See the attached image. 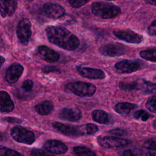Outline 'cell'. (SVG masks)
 <instances>
[{
  "mask_svg": "<svg viewBox=\"0 0 156 156\" xmlns=\"http://www.w3.org/2000/svg\"><path fill=\"white\" fill-rule=\"evenodd\" d=\"M45 31L49 41L63 49L74 51L80 44L77 37L64 27L48 26Z\"/></svg>",
  "mask_w": 156,
  "mask_h": 156,
  "instance_id": "6da1fadb",
  "label": "cell"
},
{
  "mask_svg": "<svg viewBox=\"0 0 156 156\" xmlns=\"http://www.w3.org/2000/svg\"><path fill=\"white\" fill-rule=\"evenodd\" d=\"M91 10L94 16L102 19L115 18L121 12L118 5L105 1L93 2L91 5Z\"/></svg>",
  "mask_w": 156,
  "mask_h": 156,
  "instance_id": "7a4b0ae2",
  "label": "cell"
},
{
  "mask_svg": "<svg viewBox=\"0 0 156 156\" xmlns=\"http://www.w3.org/2000/svg\"><path fill=\"white\" fill-rule=\"evenodd\" d=\"M71 93L79 97H91L96 91V87L94 84L86 82L76 81L70 82L66 85Z\"/></svg>",
  "mask_w": 156,
  "mask_h": 156,
  "instance_id": "3957f363",
  "label": "cell"
},
{
  "mask_svg": "<svg viewBox=\"0 0 156 156\" xmlns=\"http://www.w3.org/2000/svg\"><path fill=\"white\" fill-rule=\"evenodd\" d=\"M52 126L58 131L68 136L77 137L86 135L84 124L81 126H73L54 122L52 123Z\"/></svg>",
  "mask_w": 156,
  "mask_h": 156,
  "instance_id": "277c9868",
  "label": "cell"
},
{
  "mask_svg": "<svg viewBox=\"0 0 156 156\" xmlns=\"http://www.w3.org/2000/svg\"><path fill=\"white\" fill-rule=\"evenodd\" d=\"M10 134L16 141L26 144H32L35 140L34 133L21 126H15L11 130Z\"/></svg>",
  "mask_w": 156,
  "mask_h": 156,
  "instance_id": "5b68a950",
  "label": "cell"
},
{
  "mask_svg": "<svg viewBox=\"0 0 156 156\" xmlns=\"http://www.w3.org/2000/svg\"><path fill=\"white\" fill-rule=\"evenodd\" d=\"M144 63L140 60L125 59L115 63V69L121 74H130L141 69Z\"/></svg>",
  "mask_w": 156,
  "mask_h": 156,
  "instance_id": "8992f818",
  "label": "cell"
},
{
  "mask_svg": "<svg viewBox=\"0 0 156 156\" xmlns=\"http://www.w3.org/2000/svg\"><path fill=\"white\" fill-rule=\"evenodd\" d=\"M126 46L119 43H112L102 44L99 48L100 53L104 56L117 57L124 55L128 52Z\"/></svg>",
  "mask_w": 156,
  "mask_h": 156,
  "instance_id": "52a82bcc",
  "label": "cell"
},
{
  "mask_svg": "<svg viewBox=\"0 0 156 156\" xmlns=\"http://www.w3.org/2000/svg\"><path fill=\"white\" fill-rule=\"evenodd\" d=\"M16 31L20 42L23 45H27L32 34L30 20L27 18L21 20L17 25Z\"/></svg>",
  "mask_w": 156,
  "mask_h": 156,
  "instance_id": "ba28073f",
  "label": "cell"
},
{
  "mask_svg": "<svg viewBox=\"0 0 156 156\" xmlns=\"http://www.w3.org/2000/svg\"><path fill=\"white\" fill-rule=\"evenodd\" d=\"M113 35L120 40L132 44H140L143 41V35L127 29H115Z\"/></svg>",
  "mask_w": 156,
  "mask_h": 156,
  "instance_id": "9c48e42d",
  "label": "cell"
},
{
  "mask_svg": "<svg viewBox=\"0 0 156 156\" xmlns=\"http://www.w3.org/2000/svg\"><path fill=\"white\" fill-rule=\"evenodd\" d=\"M98 142L99 145L105 148L121 147L126 146L130 143V141L119 137L115 136H99Z\"/></svg>",
  "mask_w": 156,
  "mask_h": 156,
  "instance_id": "30bf717a",
  "label": "cell"
},
{
  "mask_svg": "<svg viewBox=\"0 0 156 156\" xmlns=\"http://www.w3.org/2000/svg\"><path fill=\"white\" fill-rule=\"evenodd\" d=\"M43 10L44 15L49 18L56 20L58 19L66 13L65 9L57 4L47 2L43 5Z\"/></svg>",
  "mask_w": 156,
  "mask_h": 156,
  "instance_id": "8fae6325",
  "label": "cell"
},
{
  "mask_svg": "<svg viewBox=\"0 0 156 156\" xmlns=\"http://www.w3.org/2000/svg\"><path fill=\"white\" fill-rule=\"evenodd\" d=\"M76 69L80 75L89 79L101 80L105 77V73L99 69L77 66Z\"/></svg>",
  "mask_w": 156,
  "mask_h": 156,
  "instance_id": "7c38bea8",
  "label": "cell"
},
{
  "mask_svg": "<svg viewBox=\"0 0 156 156\" xmlns=\"http://www.w3.org/2000/svg\"><path fill=\"white\" fill-rule=\"evenodd\" d=\"M24 71L23 66L20 63H13L5 73V80L9 83H14L18 81Z\"/></svg>",
  "mask_w": 156,
  "mask_h": 156,
  "instance_id": "4fadbf2b",
  "label": "cell"
},
{
  "mask_svg": "<svg viewBox=\"0 0 156 156\" xmlns=\"http://www.w3.org/2000/svg\"><path fill=\"white\" fill-rule=\"evenodd\" d=\"M44 147L50 153L63 154L67 152L68 147L62 141L57 140H49L46 141Z\"/></svg>",
  "mask_w": 156,
  "mask_h": 156,
  "instance_id": "5bb4252c",
  "label": "cell"
},
{
  "mask_svg": "<svg viewBox=\"0 0 156 156\" xmlns=\"http://www.w3.org/2000/svg\"><path fill=\"white\" fill-rule=\"evenodd\" d=\"M58 116L61 119L74 122L81 118L82 113L77 108L65 107L60 110Z\"/></svg>",
  "mask_w": 156,
  "mask_h": 156,
  "instance_id": "9a60e30c",
  "label": "cell"
},
{
  "mask_svg": "<svg viewBox=\"0 0 156 156\" xmlns=\"http://www.w3.org/2000/svg\"><path fill=\"white\" fill-rule=\"evenodd\" d=\"M17 8V0H0V15L2 17L11 16Z\"/></svg>",
  "mask_w": 156,
  "mask_h": 156,
  "instance_id": "2e32d148",
  "label": "cell"
},
{
  "mask_svg": "<svg viewBox=\"0 0 156 156\" xmlns=\"http://www.w3.org/2000/svg\"><path fill=\"white\" fill-rule=\"evenodd\" d=\"M38 51L42 58L49 63H55L60 58V55L56 51L46 46H39Z\"/></svg>",
  "mask_w": 156,
  "mask_h": 156,
  "instance_id": "e0dca14e",
  "label": "cell"
},
{
  "mask_svg": "<svg viewBox=\"0 0 156 156\" xmlns=\"http://www.w3.org/2000/svg\"><path fill=\"white\" fill-rule=\"evenodd\" d=\"M14 109V104L10 95L5 91H0V111L10 112Z\"/></svg>",
  "mask_w": 156,
  "mask_h": 156,
  "instance_id": "ac0fdd59",
  "label": "cell"
},
{
  "mask_svg": "<svg viewBox=\"0 0 156 156\" xmlns=\"http://www.w3.org/2000/svg\"><path fill=\"white\" fill-rule=\"evenodd\" d=\"M93 119L101 124H110L112 123L109 115L102 110H94L91 112Z\"/></svg>",
  "mask_w": 156,
  "mask_h": 156,
  "instance_id": "d6986e66",
  "label": "cell"
},
{
  "mask_svg": "<svg viewBox=\"0 0 156 156\" xmlns=\"http://www.w3.org/2000/svg\"><path fill=\"white\" fill-rule=\"evenodd\" d=\"M136 107L137 105L136 104L127 102H122L117 103L114 107V110L118 114L122 115H127L132 110Z\"/></svg>",
  "mask_w": 156,
  "mask_h": 156,
  "instance_id": "ffe728a7",
  "label": "cell"
},
{
  "mask_svg": "<svg viewBox=\"0 0 156 156\" xmlns=\"http://www.w3.org/2000/svg\"><path fill=\"white\" fill-rule=\"evenodd\" d=\"M37 112L41 115H47L49 114L54 108V105L51 101H44L35 106Z\"/></svg>",
  "mask_w": 156,
  "mask_h": 156,
  "instance_id": "44dd1931",
  "label": "cell"
},
{
  "mask_svg": "<svg viewBox=\"0 0 156 156\" xmlns=\"http://www.w3.org/2000/svg\"><path fill=\"white\" fill-rule=\"evenodd\" d=\"M141 80H133L131 82H121L119 87L121 90L125 91H132L140 90Z\"/></svg>",
  "mask_w": 156,
  "mask_h": 156,
  "instance_id": "7402d4cb",
  "label": "cell"
},
{
  "mask_svg": "<svg viewBox=\"0 0 156 156\" xmlns=\"http://www.w3.org/2000/svg\"><path fill=\"white\" fill-rule=\"evenodd\" d=\"M140 90L145 93L155 94L156 93V83H153L150 81L141 80Z\"/></svg>",
  "mask_w": 156,
  "mask_h": 156,
  "instance_id": "603a6c76",
  "label": "cell"
},
{
  "mask_svg": "<svg viewBox=\"0 0 156 156\" xmlns=\"http://www.w3.org/2000/svg\"><path fill=\"white\" fill-rule=\"evenodd\" d=\"M74 153L77 156H96V153L85 146H76L73 148Z\"/></svg>",
  "mask_w": 156,
  "mask_h": 156,
  "instance_id": "cb8c5ba5",
  "label": "cell"
},
{
  "mask_svg": "<svg viewBox=\"0 0 156 156\" xmlns=\"http://www.w3.org/2000/svg\"><path fill=\"white\" fill-rule=\"evenodd\" d=\"M140 55L146 60L152 62H156V49H151L140 51Z\"/></svg>",
  "mask_w": 156,
  "mask_h": 156,
  "instance_id": "d4e9b609",
  "label": "cell"
},
{
  "mask_svg": "<svg viewBox=\"0 0 156 156\" xmlns=\"http://www.w3.org/2000/svg\"><path fill=\"white\" fill-rule=\"evenodd\" d=\"M0 156H24L13 149L0 146Z\"/></svg>",
  "mask_w": 156,
  "mask_h": 156,
  "instance_id": "484cf974",
  "label": "cell"
},
{
  "mask_svg": "<svg viewBox=\"0 0 156 156\" xmlns=\"http://www.w3.org/2000/svg\"><path fill=\"white\" fill-rule=\"evenodd\" d=\"M152 116L144 110H139L136 111L133 114L134 118L136 119H141L142 121H146Z\"/></svg>",
  "mask_w": 156,
  "mask_h": 156,
  "instance_id": "4316f807",
  "label": "cell"
},
{
  "mask_svg": "<svg viewBox=\"0 0 156 156\" xmlns=\"http://www.w3.org/2000/svg\"><path fill=\"white\" fill-rule=\"evenodd\" d=\"M29 155L30 156H54L51 153L38 148L32 149L30 151Z\"/></svg>",
  "mask_w": 156,
  "mask_h": 156,
  "instance_id": "83f0119b",
  "label": "cell"
},
{
  "mask_svg": "<svg viewBox=\"0 0 156 156\" xmlns=\"http://www.w3.org/2000/svg\"><path fill=\"white\" fill-rule=\"evenodd\" d=\"M145 106L150 112L156 113V96L149 98L147 101Z\"/></svg>",
  "mask_w": 156,
  "mask_h": 156,
  "instance_id": "f1b7e54d",
  "label": "cell"
},
{
  "mask_svg": "<svg viewBox=\"0 0 156 156\" xmlns=\"http://www.w3.org/2000/svg\"><path fill=\"white\" fill-rule=\"evenodd\" d=\"M143 146L147 149L156 151V137H153L146 140L144 143Z\"/></svg>",
  "mask_w": 156,
  "mask_h": 156,
  "instance_id": "f546056e",
  "label": "cell"
},
{
  "mask_svg": "<svg viewBox=\"0 0 156 156\" xmlns=\"http://www.w3.org/2000/svg\"><path fill=\"white\" fill-rule=\"evenodd\" d=\"M68 4L73 8H79L87 4L90 0H66Z\"/></svg>",
  "mask_w": 156,
  "mask_h": 156,
  "instance_id": "4dcf8cb0",
  "label": "cell"
},
{
  "mask_svg": "<svg viewBox=\"0 0 156 156\" xmlns=\"http://www.w3.org/2000/svg\"><path fill=\"white\" fill-rule=\"evenodd\" d=\"M122 156H142V152L136 149H127L122 152Z\"/></svg>",
  "mask_w": 156,
  "mask_h": 156,
  "instance_id": "1f68e13d",
  "label": "cell"
},
{
  "mask_svg": "<svg viewBox=\"0 0 156 156\" xmlns=\"http://www.w3.org/2000/svg\"><path fill=\"white\" fill-rule=\"evenodd\" d=\"M108 133L117 136H122L126 135L127 134V132L126 130L121 129H115L111 130L108 132Z\"/></svg>",
  "mask_w": 156,
  "mask_h": 156,
  "instance_id": "d6a6232c",
  "label": "cell"
},
{
  "mask_svg": "<svg viewBox=\"0 0 156 156\" xmlns=\"http://www.w3.org/2000/svg\"><path fill=\"white\" fill-rule=\"evenodd\" d=\"M33 85V82L31 80H26L23 83L22 88L26 92H29L32 90Z\"/></svg>",
  "mask_w": 156,
  "mask_h": 156,
  "instance_id": "836d02e7",
  "label": "cell"
},
{
  "mask_svg": "<svg viewBox=\"0 0 156 156\" xmlns=\"http://www.w3.org/2000/svg\"><path fill=\"white\" fill-rule=\"evenodd\" d=\"M147 33L151 36H156V20H154L149 26Z\"/></svg>",
  "mask_w": 156,
  "mask_h": 156,
  "instance_id": "e575fe53",
  "label": "cell"
},
{
  "mask_svg": "<svg viewBox=\"0 0 156 156\" xmlns=\"http://www.w3.org/2000/svg\"><path fill=\"white\" fill-rule=\"evenodd\" d=\"M42 71L44 73H48L53 72V71H58L59 69L54 66H44L42 68Z\"/></svg>",
  "mask_w": 156,
  "mask_h": 156,
  "instance_id": "d590c367",
  "label": "cell"
},
{
  "mask_svg": "<svg viewBox=\"0 0 156 156\" xmlns=\"http://www.w3.org/2000/svg\"><path fill=\"white\" fill-rule=\"evenodd\" d=\"M2 120L8 122H12V123H21V120L19 118H13V117H5L4 118H2Z\"/></svg>",
  "mask_w": 156,
  "mask_h": 156,
  "instance_id": "8d00e7d4",
  "label": "cell"
},
{
  "mask_svg": "<svg viewBox=\"0 0 156 156\" xmlns=\"http://www.w3.org/2000/svg\"><path fill=\"white\" fill-rule=\"evenodd\" d=\"M147 4L156 6V0H144Z\"/></svg>",
  "mask_w": 156,
  "mask_h": 156,
  "instance_id": "74e56055",
  "label": "cell"
},
{
  "mask_svg": "<svg viewBox=\"0 0 156 156\" xmlns=\"http://www.w3.org/2000/svg\"><path fill=\"white\" fill-rule=\"evenodd\" d=\"M145 156H156V152H147Z\"/></svg>",
  "mask_w": 156,
  "mask_h": 156,
  "instance_id": "f35d334b",
  "label": "cell"
},
{
  "mask_svg": "<svg viewBox=\"0 0 156 156\" xmlns=\"http://www.w3.org/2000/svg\"><path fill=\"white\" fill-rule=\"evenodd\" d=\"M4 62H5V58L2 56L0 55V67L3 65Z\"/></svg>",
  "mask_w": 156,
  "mask_h": 156,
  "instance_id": "ab89813d",
  "label": "cell"
},
{
  "mask_svg": "<svg viewBox=\"0 0 156 156\" xmlns=\"http://www.w3.org/2000/svg\"><path fill=\"white\" fill-rule=\"evenodd\" d=\"M152 126H153V127H154V129H156V119L154 121V122H153V124H152Z\"/></svg>",
  "mask_w": 156,
  "mask_h": 156,
  "instance_id": "60d3db41",
  "label": "cell"
},
{
  "mask_svg": "<svg viewBox=\"0 0 156 156\" xmlns=\"http://www.w3.org/2000/svg\"><path fill=\"white\" fill-rule=\"evenodd\" d=\"M106 1H115V0H106Z\"/></svg>",
  "mask_w": 156,
  "mask_h": 156,
  "instance_id": "b9f144b4",
  "label": "cell"
},
{
  "mask_svg": "<svg viewBox=\"0 0 156 156\" xmlns=\"http://www.w3.org/2000/svg\"><path fill=\"white\" fill-rule=\"evenodd\" d=\"M25 1H32V0H25Z\"/></svg>",
  "mask_w": 156,
  "mask_h": 156,
  "instance_id": "7bdbcfd3",
  "label": "cell"
}]
</instances>
